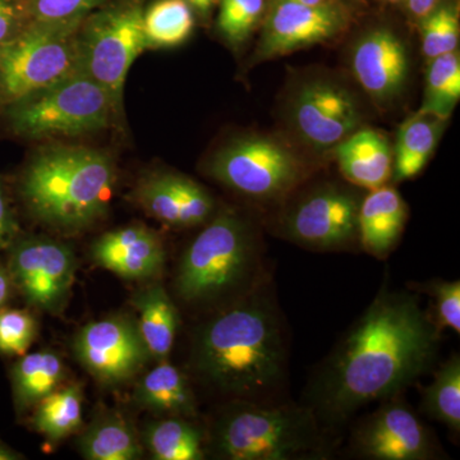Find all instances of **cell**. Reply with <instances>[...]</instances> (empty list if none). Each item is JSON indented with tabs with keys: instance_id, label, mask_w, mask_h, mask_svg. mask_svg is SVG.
I'll return each mask as SVG.
<instances>
[{
	"instance_id": "cell-1",
	"label": "cell",
	"mask_w": 460,
	"mask_h": 460,
	"mask_svg": "<svg viewBox=\"0 0 460 460\" xmlns=\"http://www.w3.org/2000/svg\"><path fill=\"white\" fill-rule=\"evenodd\" d=\"M438 334L416 296L380 292L317 381L320 416L341 422L368 402L399 394L428 370Z\"/></svg>"
},
{
	"instance_id": "cell-2",
	"label": "cell",
	"mask_w": 460,
	"mask_h": 460,
	"mask_svg": "<svg viewBox=\"0 0 460 460\" xmlns=\"http://www.w3.org/2000/svg\"><path fill=\"white\" fill-rule=\"evenodd\" d=\"M193 366L222 392L265 401L286 368L281 323L270 302L252 296L208 321L196 337Z\"/></svg>"
},
{
	"instance_id": "cell-3",
	"label": "cell",
	"mask_w": 460,
	"mask_h": 460,
	"mask_svg": "<svg viewBox=\"0 0 460 460\" xmlns=\"http://www.w3.org/2000/svg\"><path fill=\"white\" fill-rule=\"evenodd\" d=\"M113 157L95 148L42 147L21 175V199L36 220L60 232H77L104 217L113 193Z\"/></svg>"
},
{
	"instance_id": "cell-4",
	"label": "cell",
	"mask_w": 460,
	"mask_h": 460,
	"mask_svg": "<svg viewBox=\"0 0 460 460\" xmlns=\"http://www.w3.org/2000/svg\"><path fill=\"white\" fill-rule=\"evenodd\" d=\"M213 447L230 460H290L321 456L323 445L313 408L238 399L215 423Z\"/></svg>"
},
{
	"instance_id": "cell-5",
	"label": "cell",
	"mask_w": 460,
	"mask_h": 460,
	"mask_svg": "<svg viewBox=\"0 0 460 460\" xmlns=\"http://www.w3.org/2000/svg\"><path fill=\"white\" fill-rule=\"evenodd\" d=\"M118 114L108 91L83 69L5 107L12 131L30 140L102 131Z\"/></svg>"
},
{
	"instance_id": "cell-6",
	"label": "cell",
	"mask_w": 460,
	"mask_h": 460,
	"mask_svg": "<svg viewBox=\"0 0 460 460\" xmlns=\"http://www.w3.org/2000/svg\"><path fill=\"white\" fill-rule=\"evenodd\" d=\"M84 21L30 22L0 45V105L8 107L81 71L78 31Z\"/></svg>"
},
{
	"instance_id": "cell-7",
	"label": "cell",
	"mask_w": 460,
	"mask_h": 460,
	"mask_svg": "<svg viewBox=\"0 0 460 460\" xmlns=\"http://www.w3.org/2000/svg\"><path fill=\"white\" fill-rule=\"evenodd\" d=\"M256 250L246 224L237 215L222 213L190 244L181 257L175 288L186 302L226 295L251 277Z\"/></svg>"
},
{
	"instance_id": "cell-8",
	"label": "cell",
	"mask_w": 460,
	"mask_h": 460,
	"mask_svg": "<svg viewBox=\"0 0 460 460\" xmlns=\"http://www.w3.org/2000/svg\"><path fill=\"white\" fill-rule=\"evenodd\" d=\"M141 0H124L84 18L78 31L81 69L122 109L133 62L148 49Z\"/></svg>"
},
{
	"instance_id": "cell-9",
	"label": "cell",
	"mask_w": 460,
	"mask_h": 460,
	"mask_svg": "<svg viewBox=\"0 0 460 460\" xmlns=\"http://www.w3.org/2000/svg\"><path fill=\"white\" fill-rule=\"evenodd\" d=\"M215 180L248 198H280L305 177V163L279 142L241 138L215 154L208 164Z\"/></svg>"
},
{
	"instance_id": "cell-10",
	"label": "cell",
	"mask_w": 460,
	"mask_h": 460,
	"mask_svg": "<svg viewBox=\"0 0 460 460\" xmlns=\"http://www.w3.org/2000/svg\"><path fill=\"white\" fill-rule=\"evenodd\" d=\"M8 271L30 305L58 314L75 283V257L66 244L44 238L26 239L14 247Z\"/></svg>"
},
{
	"instance_id": "cell-11",
	"label": "cell",
	"mask_w": 460,
	"mask_h": 460,
	"mask_svg": "<svg viewBox=\"0 0 460 460\" xmlns=\"http://www.w3.org/2000/svg\"><path fill=\"white\" fill-rule=\"evenodd\" d=\"M74 350L81 365L107 385L128 381L150 358L137 323L122 316L87 323L75 335Z\"/></svg>"
},
{
	"instance_id": "cell-12",
	"label": "cell",
	"mask_w": 460,
	"mask_h": 460,
	"mask_svg": "<svg viewBox=\"0 0 460 460\" xmlns=\"http://www.w3.org/2000/svg\"><path fill=\"white\" fill-rule=\"evenodd\" d=\"M386 401L357 428L354 450L374 460L435 458L434 438L414 411L394 396Z\"/></svg>"
},
{
	"instance_id": "cell-13",
	"label": "cell",
	"mask_w": 460,
	"mask_h": 460,
	"mask_svg": "<svg viewBox=\"0 0 460 460\" xmlns=\"http://www.w3.org/2000/svg\"><path fill=\"white\" fill-rule=\"evenodd\" d=\"M347 25V14L337 3L305 5L278 0L266 18L256 57L272 59L321 44L343 32Z\"/></svg>"
},
{
	"instance_id": "cell-14",
	"label": "cell",
	"mask_w": 460,
	"mask_h": 460,
	"mask_svg": "<svg viewBox=\"0 0 460 460\" xmlns=\"http://www.w3.org/2000/svg\"><path fill=\"white\" fill-rule=\"evenodd\" d=\"M358 199L352 193L325 189L308 196L288 217V235L317 250H337L358 241Z\"/></svg>"
},
{
	"instance_id": "cell-15",
	"label": "cell",
	"mask_w": 460,
	"mask_h": 460,
	"mask_svg": "<svg viewBox=\"0 0 460 460\" xmlns=\"http://www.w3.org/2000/svg\"><path fill=\"white\" fill-rule=\"evenodd\" d=\"M295 124L311 146H337L361 122L357 102L343 87L326 83L307 84L296 96Z\"/></svg>"
},
{
	"instance_id": "cell-16",
	"label": "cell",
	"mask_w": 460,
	"mask_h": 460,
	"mask_svg": "<svg viewBox=\"0 0 460 460\" xmlns=\"http://www.w3.org/2000/svg\"><path fill=\"white\" fill-rule=\"evenodd\" d=\"M131 199L142 210L174 228L208 222L214 211L210 193L195 181L175 172H153L138 181Z\"/></svg>"
},
{
	"instance_id": "cell-17",
	"label": "cell",
	"mask_w": 460,
	"mask_h": 460,
	"mask_svg": "<svg viewBox=\"0 0 460 460\" xmlns=\"http://www.w3.org/2000/svg\"><path fill=\"white\" fill-rule=\"evenodd\" d=\"M93 262L126 279H150L163 270L165 251L162 239L144 226L105 233L93 244Z\"/></svg>"
},
{
	"instance_id": "cell-18",
	"label": "cell",
	"mask_w": 460,
	"mask_h": 460,
	"mask_svg": "<svg viewBox=\"0 0 460 460\" xmlns=\"http://www.w3.org/2000/svg\"><path fill=\"white\" fill-rule=\"evenodd\" d=\"M352 68L362 89L378 102L393 98L407 78V51L387 29L374 30L357 42Z\"/></svg>"
},
{
	"instance_id": "cell-19",
	"label": "cell",
	"mask_w": 460,
	"mask_h": 460,
	"mask_svg": "<svg viewBox=\"0 0 460 460\" xmlns=\"http://www.w3.org/2000/svg\"><path fill=\"white\" fill-rule=\"evenodd\" d=\"M345 180L368 190L385 186L393 175L394 157L385 136L374 129L353 132L335 146Z\"/></svg>"
},
{
	"instance_id": "cell-20",
	"label": "cell",
	"mask_w": 460,
	"mask_h": 460,
	"mask_svg": "<svg viewBox=\"0 0 460 460\" xmlns=\"http://www.w3.org/2000/svg\"><path fill=\"white\" fill-rule=\"evenodd\" d=\"M408 208L398 190L383 186L371 190L359 204L358 241L362 247L384 259L401 237Z\"/></svg>"
},
{
	"instance_id": "cell-21",
	"label": "cell",
	"mask_w": 460,
	"mask_h": 460,
	"mask_svg": "<svg viewBox=\"0 0 460 460\" xmlns=\"http://www.w3.org/2000/svg\"><path fill=\"white\" fill-rule=\"evenodd\" d=\"M140 407L171 417H195V395L186 376L166 361L144 376L135 390Z\"/></svg>"
},
{
	"instance_id": "cell-22",
	"label": "cell",
	"mask_w": 460,
	"mask_h": 460,
	"mask_svg": "<svg viewBox=\"0 0 460 460\" xmlns=\"http://www.w3.org/2000/svg\"><path fill=\"white\" fill-rule=\"evenodd\" d=\"M140 314L137 326L150 358L166 361L177 335L180 316L171 296L162 286H151L133 298Z\"/></svg>"
},
{
	"instance_id": "cell-23",
	"label": "cell",
	"mask_w": 460,
	"mask_h": 460,
	"mask_svg": "<svg viewBox=\"0 0 460 460\" xmlns=\"http://www.w3.org/2000/svg\"><path fill=\"white\" fill-rule=\"evenodd\" d=\"M445 120L434 115L417 113L402 124L394 151L396 181L416 177L434 154Z\"/></svg>"
},
{
	"instance_id": "cell-24",
	"label": "cell",
	"mask_w": 460,
	"mask_h": 460,
	"mask_svg": "<svg viewBox=\"0 0 460 460\" xmlns=\"http://www.w3.org/2000/svg\"><path fill=\"white\" fill-rule=\"evenodd\" d=\"M66 377V366L54 352L23 354L12 370V386L18 408L38 405L56 392Z\"/></svg>"
},
{
	"instance_id": "cell-25",
	"label": "cell",
	"mask_w": 460,
	"mask_h": 460,
	"mask_svg": "<svg viewBox=\"0 0 460 460\" xmlns=\"http://www.w3.org/2000/svg\"><path fill=\"white\" fill-rule=\"evenodd\" d=\"M81 453L90 460H135L142 447L132 426L120 414L99 417L80 438Z\"/></svg>"
},
{
	"instance_id": "cell-26",
	"label": "cell",
	"mask_w": 460,
	"mask_h": 460,
	"mask_svg": "<svg viewBox=\"0 0 460 460\" xmlns=\"http://www.w3.org/2000/svg\"><path fill=\"white\" fill-rule=\"evenodd\" d=\"M193 9L184 0H156L144 11L148 49L174 48L192 35Z\"/></svg>"
},
{
	"instance_id": "cell-27",
	"label": "cell",
	"mask_w": 460,
	"mask_h": 460,
	"mask_svg": "<svg viewBox=\"0 0 460 460\" xmlns=\"http://www.w3.org/2000/svg\"><path fill=\"white\" fill-rule=\"evenodd\" d=\"M144 440L157 460L204 459L201 432L181 417L150 423Z\"/></svg>"
},
{
	"instance_id": "cell-28",
	"label": "cell",
	"mask_w": 460,
	"mask_h": 460,
	"mask_svg": "<svg viewBox=\"0 0 460 460\" xmlns=\"http://www.w3.org/2000/svg\"><path fill=\"white\" fill-rule=\"evenodd\" d=\"M33 428L51 441L68 438L83 426V392L78 386L56 390L36 405Z\"/></svg>"
},
{
	"instance_id": "cell-29",
	"label": "cell",
	"mask_w": 460,
	"mask_h": 460,
	"mask_svg": "<svg viewBox=\"0 0 460 460\" xmlns=\"http://www.w3.org/2000/svg\"><path fill=\"white\" fill-rule=\"evenodd\" d=\"M422 410L429 419L460 431V358L454 354L436 372L431 385L423 389Z\"/></svg>"
},
{
	"instance_id": "cell-30",
	"label": "cell",
	"mask_w": 460,
	"mask_h": 460,
	"mask_svg": "<svg viewBox=\"0 0 460 460\" xmlns=\"http://www.w3.org/2000/svg\"><path fill=\"white\" fill-rule=\"evenodd\" d=\"M460 98V60L456 51L431 59L420 113L447 120Z\"/></svg>"
},
{
	"instance_id": "cell-31",
	"label": "cell",
	"mask_w": 460,
	"mask_h": 460,
	"mask_svg": "<svg viewBox=\"0 0 460 460\" xmlns=\"http://www.w3.org/2000/svg\"><path fill=\"white\" fill-rule=\"evenodd\" d=\"M459 14L454 5L436 7L422 18L420 44L423 56L429 60L456 51L459 44Z\"/></svg>"
},
{
	"instance_id": "cell-32",
	"label": "cell",
	"mask_w": 460,
	"mask_h": 460,
	"mask_svg": "<svg viewBox=\"0 0 460 460\" xmlns=\"http://www.w3.org/2000/svg\"><path fill=\"white\" fill-rule=\"evenodd\" d=\"M265 12V0H220L217 29L229 44L241 45L255 31Z\"/></svg>"
},
{
	"instance_id": "cell-33",
	"label": "cell",
	"mask_w": 460,
	"mask_h": 460,
	"mask_svg": "<svg viewBox=\"0 0 460 460\" xmlns=\"http://www.w3.org/2000/svg\"><path fill=\"white\" fill-rule=\"evenodd\" d=\"M36 337V321L16 308H0V353L23 356Z\"/></svg>"
},
{
	"instance_id": "cell-34",
	"label": "cell",
	"mask_w": 460,
	"mask_h": 460,
	"mask_svg": "<svg viewBox=\"0 0 460 460\" xmlns=\"http://www.w3.org/2000/svg\"><path fill=\"white\" fill-rule=\"evenodd\" d=\"M105 0H25L30 22L84 20Z\"/></svg>"
},
{
	"instance_id": "cell-35",
	"label": "cell",
	"mask_w": 460,
	"mask_h": 460,
	"mask_svg": "<svg viewBox=\"0 0 460 460\" xmlns=\"http://www.w3.org/2000/svg\"><path fill=\"white\" fill-rule=\"evenodd\" d=\"M429 293L435 296L436 328L460 332V283L458 280H438L429 284Z\"/></svg>"
},
{
	"instance_id": "cell-36",
	"label": "cell",
	"mask_w": 460,
	"mask_h": 460,
	"mask_svg": "<svg viewBox=\"0 0 460 460\" xmlns=\"http://www.w3.org/2000/svg\"><path fill=\"white\" fill-rule=\"evenodd\" d=\"M29 23L25 0H0V45L12 40Z\"/></svg>"
},
{
	"instance_id": "cell-37",
	"label": "cell",
	"mask_w": 460,
	"mask_h": 460,
	"mask_svg": "<svg viewBox=\"0 0 460 460\" xmlns=\"http://www.w3.org/2000/svg\"><path fill=\"white\" fill-rule=\"evenodd\" d=\"M16 224H14L13 215L9 208L7 195L0 183V251L3 250L11 238L13 237Z\"/></svg>"
},
{
	"instance_id": "cell-38",
	"label": "cell",
	"mask_w": 460,
	"mask_h": 460,
	"mask_svg": "<svg viewBox=\"0 0 460 460\" xmlns=\"http://www.w3.org/2000/svg\"><path fill=\"white\" fill-rule=\"evenodd\" d=\"M438 2L440 0H407L411 13L420 20L429 16L438 7Z\"/></svg>"
},
{
	"instance_id": "cell-39",
	"label": "cell",
	"mask_w": 460,
	"mask_h": 460,
	"mask_svg": "<svg viewBox=\"0 0 460 460\" xmlns=\"http://www.w3.org/2000/svg\"><path fill=\"white\" fill-rule=\"evenodd\" d=\"M12 278L9 271L0 266V308L8 301L11 295Z\"/></svg>"
},
{
	"instance_id": "cell-40",
	"label": "cell",
	"mask_w": 460,
	"mask_h": 460,
	"mask_svg": "<svg viewBox=\"0 0 460 460\" xmlns=\"http://www.w3.org/2000/svg\"><path fill=\"white\" fill-rule=\"evenodd\" d=\"M190 8L199 12L201 14H208L213 9L217 0H184Z\"/></svg>"
},
{
	"instance_id": "cell-41",
	"label": "cell",
	"mask_w": 460,
	"mask_h": 460,
	"mask_svg": "<svg viewBox=\"0 0 460 460\" xmlns=\"http://www.w3.org/2000/svg\"><path fill=\"white\" fill-rule=\"evenodd\" d=\"M21 458L22 456L20 454L14 452V450H12L11 447L0 441V460H16Z\"/></svg>"
},
{
	"instance_id": "cell-42",
	"label": "cell",
	"mask_w": 460,
	"mask_h": 460,
	"mask_svg": "<svg viewBox=\"0 0 460 460\" xmlns=\"http://www.w3.org/2000/svg\"><path fill=\"white\" fill-rule=\"evenodd\" d=\"M290 2L299 3L305 5H325L335 3L334 0H290Z\"/></svg>"
},
{
	"instance_id": "cell-43",
	"label": "cell",
	"mask_w": 460,
	"mask_h": 460,
	"mask_svg": "<svg viewBox=\"0 0 460 460\" xmlns=\"http://www.w3.org/2000/svg\"><path fill=\"white\" fill-rule=\"evenodd\" d=\"M384 2L390 3V4H398L402 0H384Z\"/></svg>"
}]
</instances>
